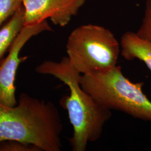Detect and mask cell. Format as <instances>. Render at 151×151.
Listing matches in <instances>:
<instances>
[{
  "label": "cell",
  "instance_id": "1",
  "mask_svg": "<svg viewBox=\"0 0 151 151\" xmlns=\"http://www.w3.org/2000/svg\"><path fill=\"white\" fill-rule=\"evenodd\" d=\"M35 71L52 76L68 87L70 94L62 97L60 104L67 111L73 127L70 146L73 151H86L89 142H96L101 137L105 125L111 117V110L82 88V75L70 65L67 57L60 62L45 60L35 68Z\"/></svg>",
  "mask_w": 151,
  "mask_h": 151
},
{
  "label": "cell",
  "instance_id": "2",
  "mask_svg": "<svg viewBox=\"0 0 151 151\" xmlns=\"http://www.w3.org/2000/svg\"><path fill=\"white\" fill-rule=\"evenodd\" d=\"M62 130L59 111L52 102L22 93L14 106L0 104V142L17 140L41 151H60Z\"/></svg>",
  "mask_w": 151,
  "mask_h": 151
},
{
  "label": "cell",
  "instance_id": "3",
  "mask_svg": "<svg viewBox=\"0 0 151 151\" xmlns=\"http://www.w3.org/2000/svg\"><path fill=\"white\" fill-rule=\"evenodd\" d=\"M144 82H133L116 65L108 70L82 75V88L109 110L151 122V101L142 90Z\"/></svg>",
  "mask_w": 151,
  "mask_h": 151
},
{
  "label": "cell",
  "instance_id": "4",
  "mask_svg": "<svg viewBox=\"0 0 151 151\" xmlns=\"http://www.w3.org/2000/svg\"><path fill=\"white\" fill-rule=\"evenodd\" d=\"M66 52L70 65L81 75H87L117 65L120 44L109 29L88 24L70 32Z\"/></svg>",
  "mask_w": 151,
  "mask_h": 151
},
{
  "label": "cell",
  "instance_id": "5",
  "mask_svg": "<svg viewBox=\"0 0 151 151\" xmlns=\"http://www.w3.org/2000/svg\"><path fill=\"white\" fill-rule=\"evenodd\" d=\"M52 29L47 20L34 25H24L19 33L8 52L0 62V104L14 106L17 103L15 85L16 73L20 63L27 57H20V52L32 37Z\"/></svg>",
  "mask_w": 151,
  "mask_h": 151
},
{
  "label": "cell",
  "instance_id": "6",
  "mask_svg": "<svg viewBox=\"0 0 151 151\" xmlns=\"http://www.w3.org/2000/svg\"><path fill=\"white\" fill-rule=\"evenodd\" d=\"M86 0H23L24 25H34L49 19L64 27L76 16Z\"/></svg>",
  "mask_w": 151,
  "mask_h": 151
},
{
  "label": "cell",
  "instance_id": "7",
  "mask_svg": "<svg viewBox=\"0 0 151 151\" xmlns=\"http://www.w3.org/2000/svg\"><path fill=\"white\" fill-rule=\"evenodd\" d=\"M120 54L127 60L138 59L143 62L151 72V43L136 32H127L120 42Z\"/></svg>",
  "mask_w": 151,
  "mask_h": 151
},
{
  "label": "cell",
  "instance_id": "8",
  "mask_svg": "<svg viewBox=\"0 0 151 151\" xmlns=\"http://www.w3.org/2000/svg\"><path fill=\"white\" fill-rule=\"evenodd\" d=\"M24 9L23 6L11 17L5 25L0 27V62L24 26Z\"/></svg>",
  "mask_w": 151,
  "mask_h": 151
},
{
  "label": "cell",
  "instance_id": "9",
  "mask_svg": "<svg viewBox=\"0 0 151 151\" xmlns=\"http://www.w3.org/2000/svg\"><path fill=\"white\" fill-rule=\"evenodd\" d=\"M23 0H0V27L22 6Z\"/></svg>",
  "mask_w": 151,
  "mask_h": 151
},
{
  "label": "cell",
  "instance_id": "10",
  "mask_svg": "<svg viewBox=\"0 0 151 151\" xmlns=\"http://www.w3.org/2000/svg\"><path fill=\"white\" fill-rule=\"evenodd\" d=\"M137 34L151 43V0H147L144 16Z\"/></svg>",
  "mask_w": 151,
  "mask_h": 151
},
{
  "label": "cell",
  "instance_id": "11",
  "mask_svg": "<svg viewBox=\"0 0 151 151\" xmlns=\"http://www.w3.org/2000/svg\"><path fill=\"white\" fill-rule=\"evenodd\" d=\"M0 151H41L37 147L17 140L0 142Z\"/></svg>",
  "mask_w": 151,
  "mask_h": 151
}]
</instances>
